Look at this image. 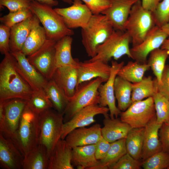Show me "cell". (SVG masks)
Masks as SVG:
<instances>
[{"instance_id": "6da1fadb", "label": "cell", "mask_w": 169, "mask_h": 169, "mask_svg": "<svg viewBox=\"0 0 169 169\" xmlns=\"http://www.w3.org/2000/svg\"><path fill=\"white\" fill-rule=\"evenodd\" d=\"M16 59L9 53L0 64V101L19 98L27 100L33 90L17 71Z\"/></svg>"}, {"instance_id": "7a4b0ae2", "label": "cell", "mask_w": 169, "mask_h": 169, "mask_svg": "<svg viewBox=\"0 0 169 169\" xmlns=\"http://www.w3.org/2000/svg\"><path fill=\"white\" fill-rule=\"evenodd\" d=\"M29 9L42 24L48 39L57 42L65 36L74 34L73 30L66 26L62 16L52 7L31 0Z\"/></svg>"}, {"instance_id": "3957f363", "label": "cell", "mask_w": 169, "mask_h": 169, "mask_svg": "<svg viewBox=\"0 0 169 169\" xmlns=\"http://www.w3.org/2000/svg\"><path fill=\"white\" fill-rule=\"evenodd\" d=\"M82 42L88 56L92 58L98 46L113 32L111 24L102 14H93L87 24L81 28Z\"/></svg>"}, {"instance_id": "277c9868", "label": "cell", "mask_w": 169, "mask_h": 169, "mask_svg": "<svg viewBox=\"0 0 169 169\" xmlns=\"http://www.w3.org/2000/svg\"><path fill=\"white\" fill-rule=\"evenodd\" d=\"M39 115L26 104L17 132L12 140L24 156L38 144Z\"/></svg>"}, {"instance_id": "5b68a950", "label": "cell", "mask_w": 169, "mask_h": 169, "mask_svg": "<svg viewBox=\"0 0 169 169\" xmlns=\"http://www.w3.org/2000/svg\"><path fill=\"white\" fill-rule=\"evenodd\" d=\"M105 81L98 77L84 82L77 86L73 96L69 99L68 104L64 113V121L71 119L78 111L87 106L99 105L100 96L98 89Z\"/></svg>"}, {"instance_id": "8992f818", "label": "cell", "mask_w": 169, "mask_h": 169, "mask_svg": "<svg viewBox=\"0 0 169 169\" xmlns=\"http://www.w3.org/2000/svg\"><path fill=\"white\" fill-rule=\"evenodd\" d=\"M155 25L152 12L145 9L138 0L132 7L125 27L131 37L132 47L141 43Z\"/></svg>"}, {"instance_id": "52a82bcc", "label": "cell", "mask_w": 169, "mask_h": 169, "mask_svg": "<svg viewBox=\"0 0 169 169\" xmlns=\"http://www.w3.org/2000/svg\"><path fill=\"white\" fill-rule=\"evenodd\" d=\"M64 115L50 109L39 115L38 144L46 148L49 156L61 139Z\"/></svg>"}, {"instance_id": "ba28073f", "label": "cell", "mask_w": 169, "mask_h": 169, "mask_svg": "<svg viewBox=\"0 0 169 169\" xmlns=\"http://www.w3.org/2000/svg\"><path fill=\"white\" fill-rule=\"evenodd\" d=\"M130 43L131 37L126 31L114 30L106 40L98 46L96 55L89 60L108 63L112 58L117 60L125 55L131 58Z\"/></svg>"}, {"instance_id": "9c48e42d", "label": "cell", "mask_w": 169, "mask_h": 169, "mask_svg": "<svg viewBox=\"0 0 169 169\" xmlns=\"http://www.w3.org/2000/svg\"><path fill=\"white\" fill-rule=\"evenodd\" d=\"M26 104L27 100L19 98L0 101V133L13 139Z\"/></svg>"}, {"instance_id": "30bf717a", "label": "cell", "mask_w": 169, "mask_h": 169, "mask_svg": "<svg viewBox=\"0 0 169 169\" xmlns=\"http://www.w3.org/2000/svg\"><path fill=\"white\" fill-rule=\"evenodd\" d=\"M120 115L121 120L132 128L145 127L156 116L153 97L132 103Z\"/></svg>"}, {"instance_id": "8fae6325", "label": "cell", "mask_w": 169, "mask_h": 169, "mask_svg": "<svg viewBox=\"0 0 169 169\" xmlns=\"http://www.w3.org/2000/svg\"><path fill=\"white\" fill-rule=\"evenodd\" d=\"M56 41L46 40L37 50L27 56L29 62L48 80L51 79L56 68L55 45Z\"/></svg>"}, {"instance_id": "7c38bea8", "label": "cell", "mask_w": 169, "mask_h": 169, "mask_svg": "<svg viewBox=\"0 0 169 169\" xmlns=\"http://www.w3.org/2000/svg\"><path fill=\"white\" fill-rule=\"evenodd\" d=\"M168 37L160 27L155 25L141 43L130 49L131 58L141 63H147V57L150 53L160 48Z\"/></svg>"}, {"instance_id": "4fadbf2b", "label": "cell", "mask_w": 169, "mask_h": 169, "mask_svg": "<svg viewBox=\"0 0 169 169\" xmlns=\"http://www.w3.org/2000/svg\"><path fill=\"white\" fill-rule=\"evenodd\" d=\"M109 111L108 108L99 105H91L82 109L69 120L64 123L61 139H64L70 132L76 128L85 127L95 122V117L98 115H103L105 117L109 116Z\"/></svg>"}, {"instance_id": "5bb4252c", "label": "cell", "mask_w": 169, "mask_h": 169, "mask_svg": "<svg viewBox=\"0 0 169 169\" xmlns=\"http://www.w3.org/2000/svg\"><path fill=\"white\" fill-rule=\"evenodd\" d=\"M73 0L71 6L69 7L54 8L62 16L66 26L72 29L85 27L93 14L81 0Z\"/></svg>"}, {"instance_id": "9a60e30c", "label": "cell", "mask_w": 169, "mask_h": 169, "mask_svg": "<svg viewBox=\"0 0 169 169\" xmlns=\"http://www.w3.org/2000/svg\"><path fill=\"white\" fill-rule=\"evenodd\" d=\"M124 64V61L118 63L116 61H112L110 77L104 84L100 85L98 89L100 96L99 105L102 107L108 106L110 113L109 116L112 119L115 117L117 118L121 112L116 105L114 83L118 71Z\"/></svg>"}, {"instance_id": "2e32d148", "label": "cell", "mask_w": 169, "mask_h": 169, "mask_svg": "<svg viewBox=\"0 0 169 169\" xmlns=\"http://www.w3.org/2000/svg\"><path fill=\"white\" fill-rule=\"evenodd\" d=\"M16 59L15 67L33 91L44 89L47 80L28 61L21 51L11 52Z\"/></svg>"}, {"instance_id": "e0dca14e", "label": "cell", "mask_w": 169, "mask_h": 169, "mask_svg": "<svg viewBox=\"0 0 169 169\" xmlns=\"http://www.w3.org/2000/svg\"><path fill=\"white\" fill-rule=\"evenodd\" d=\"M138 0H109L110 6L101 14L106 17L115 30L125 31L131 7Z\"/></svg>"}, {"instance_id": "ac0fdd59", "label": "cell", "mask_w": 169, "mask_h": 169, "mask_svg": "<svg viewBox=\"0 0 169 169\" xmlns=\"http://www.w3.org/2000/svg\"><path fill=\"white\" fill-rule=\"evenodd\" d=\"M24 156L9 138L0 133V166L4 169H23Z\"/></svg>"}, {"instance_id": "d6986e66", "label": "cell", "mask_w": 169, "mask_h": 169, "mask_svg": "<svg viewBox=\"0 0 169 169\" xmlns=\"http://www.w3.org/2000/svg\"><path fill=\"white\" fill-rule=\"evenodd\" d=\"M101 127L96 124L89 128H76L70 132L64 139L72 148L74 147L96 144L102 137Z\"/></svg>"}, {"instance_id": "ffe728a7", "label": "cell", "mask_w": 169, "mask_h": 169, "mask_svg": "<svg viewBox=\"0 0 169 169\" xmlns=\"http://www.w3.org/2000/svg\"><path fill=\"white\" fill-rule=\"evenodd\" d=\"M78 74V84L84 82L100 77L106 82L109 78L111 66L99 60L79 62L77 67Z\"/></svg>"}, {"instance_id": "44dd1931", "label": "cell", "mask_w": 169, "mask_h": 169, "mask_svg": "<svg viewBox=\"0 0 169 169\" xmlns=\"http://www.w3.org/2000/svg\"><path fill=\"white\" fill-rule=\"evenodd\" d=\"M69 99L74 95L78 83L77 67L63 66L56 69L51 78Z\"/></svg>"}, {"instance_id": "7402d4cb", "label": "cell", "mask_w": 169, "mask_h": 169, "mask_svg": "<svg viewBox=\"0 0 169 169\" xmlns=\"http://www.w3.org/2000/svg\"><path fill=\"white\" fill-rule=\"evenodd\" d=\"M162 125L156 121V116L145 127L141 157L144 160L162 150L159 132Z\"/></svg>"}, {"instance_id": "603a6c76", "label": "cell", "mask_w": 169, "mask_h": 169, "mask_svg": "<svg viewBox=\"0 0 169 169\" xmlns=\"http://www.w3.org/2000/svg\"><path fill=\"white\" fill-rule=\"evenodd\" d=\"M72 148L65 139H60L51 152L48 169H73L72 163Z\"/></svg>"}, {"instance_id": "cb8c5ba5", "label": "cell", "mask_w": 169, "mask_h": 169, "mask_svg": "<svg viewBox=\"0 0 169 169\" xmlns=\"http://www.w3.org/2000/svg\"><path fill=\"white\" fill-rule=\"evenodd\" d=\"M104 126L101 128L102 137L110 143L118 140L126 138L132 129L128 124L120 119H111L110 116L105 117Z\"/></svg>"}, {"instance_id": "d4e9b609", "label": "cell", "mask_w": 169, "mask_h": 169, "mask_svg": "<svg viewBox=\"0 0 169 169\" xmlns=\"http://www.w3.org/2000/svg\"><path fill=\"white\" fill-rule=\"evenodd\" d=\"M96 144L72 148V163L78 169H94L99 163L96 158Z\"/></svg>"}, {"instance_id": "484cf974", "label": "cell", "mask_w": 169, "mask_h": 169, "mask_svg": "<svg viewBox=\"0 0 169 169\" xmlns=\"http://www.w3.org/2000/svg\"><path fill=\"white\" fill-rule=\"evenodd\" d=\"M40 23L37 17L34 14L32 28L21 51L26 56L39 49L47 39L45 30L40 25Z\"/></svg>"}, {"instance_id": "4316f807", "label": "cell", "mask_w": 169, "mask_h": 169, "mask_svg": "<svg viewBox=\"0 0 169 169\" xmlns=\"http://www.w3.org/2000/svg\"><path fill=\"white\" fill-rule=\"evenodd\" d=\"M32 17L17 23L10 28V48L11 52L21 51L33 23Z\"/></svg>"}, {"instance_id": "83f0119b", "label": "cell", "mask_w": 169, "mask_h": 169, "mask_svg": "<svg viewBox=\"0 0 169 169\" xmlns=\"http://www.w3.org/2000/svg\"><path fill=\"white\" fill-rule=\"evenodd\" d=\"M72 42L73 38L71 36H65L56 42L55 45L56 68L63 66H78L79 60L74 59L71 54Z\"/></svg>"}, {"instance_id": "f1b7e54d", "label": "cell", "mask_w": 169, "mask_h": 169, "mask_svg": "<svg viewBox=\"0 0 169 169\" xmlns=\"http://www.w3.org/2000/svg\"><path fill=\"white\" fill-rule=\"evenodd\" d=\"M49 156L45 146L38 144L24 156L23 169H48Z\"/></svg>"}, {"instance_id": "f546056e", "label": "cell", "mask_w": 169, "mask_h": 169, "mask_svg": "<svg viewBox=\"0 0 169 169\" xmlns=\"http://www.w3.org/2000/svg\"><path fill=\"white\" fill-rule=\"evenodd\" d=\"M114 90L117 107L121 111H125L132 103V83L117 75L114 81Z\"/></svg>"}, {"instance_id": "4dcf8cb0", "label": "cell", "mask_w": 169, "mask_h": 169, "mask_svg": "<svg viewBox=\"0 0 169 169\" xmlns=\"http://www.w3.org/2000/svg\"><path fill=\"white\" fill-rule=\"evenodd\" d=\"M44 89L54 110L64 115L69 101L64 91L52 79L48 80Z\"/></svg>"}, {"instance_id": "1f68e13d", "label": "cell", "mask_w": 169, "mask_h": 169, "mask_svg": "<svg viewBox=\"0 0 169 169\" xmlns=\"http://www.w3.org/2000/svg\"><path fill=\"white\" fill-rule=\"evenodd\" d=\"M127 152L125 138L111 143L105 156L99 160V164L94 169H110Z\"/></svg>"}, {"instance_id": "d6a6232c", "label": "cell", "mask_w": 169, "mask_h": 169, "mask_svg": "<svg viewBox=\"0 0 169 169\" xmlns=\"http://www.w3.org/2000/svg\"><path fill=\"white\" fill-rule=\"evenodd\" d=\"M150 68L147 63L130 61L120 68L117 75L132 83H135L141 80L146 72Z\"/></svg>"}, {"instance_id": "836d02e7", "label": "cell", "mask_w": 169, "mask_h": 169, "mask_svg": "<svg viewBox=\"0 0 169 169\" xmlns=\"http://www.w3.org/2000/svg\"><path fill=\"white\" fill-rule=\"evenodd\" d=\"M156 92L154 79L151 76L144 77L140 81L132 83V103L153 97Z\"/></svg>"}, {"instance_id": "e575fe53", "label": "cell", "mask_w": 169, "mask_h": 169, "mask_svg": "<svg viewBox=\"0 0 169 169\" xmlns=\"http://www.w3.org/2000/svg\"><path fill=\"white\" fill-rule=\"evenodd\" d=\"M145 127L132 128L125 138L127 152L135 159L142 158Z\"/></svg>"}, {"instance_id": "d590c367", "label": "cell", "mask_w": 169, "mask_h": 169, "mask_svg": "<svg viewBox=\"0 0 169 169\" xmlns=\"http://www.w3.org/2000/svg\"><path fill=\"white\" fill-rule=\"evenodd\" d=\"M149 55L147 63L155 76L157 83L160 84L166 61L169 56V51L159 48L152 51Z\"/></svg>"}, {"instance_id": "8d00e7d4", "label": "cell", "mask_w": 169, "mask_h": 169, "mask_svg": "<svg viewBox=\"0 0 169 169\" xmlns=\"http://www.w3.org/2000/svg\"><path fill=\"white\" fill-rule=\"evenodd\" d=\"M27 104L33 111L39 115L53 107L44 89L33 91L27 100Z\"/></svg>"}, {"instance_id": "74e56055", "label": "cell", "mask_w": 169, "mask_h": 169, "mask_svg": "<svg viewBox=\"0 0 169 169\" xmlns=\"http://www.w3.org/2000/svg\"><path fill=\"white\" fill-rule=\"evenodd\" d=\"M153 97L156 112V121L159 124L169 122V99L156 92Z\"/></svg>"}, {"instance_id": "f35d334b", "label": "cell", "mask_w": 169, "mask_h": 169, "mask_svg": "<svg viewBox=\"0 0 169 169\" xmlns=\"http://www.w3.org/2000/svg\"><path fill=\"white\" fill-rule=\"evenodd\" d=\"M144 169H164L169 167V153L162 150L147 159L141 163Z\"/></svg>"}, {"instance_id": "ab89813d", "label": "cell", "mask_w": 169, "mask_h": 169, "mask_svg": "<svg viewBox=\"0 0 169 169\" xmlns=\"http://www.w3.org/2000/svg\"><path fill=\"white\" fill-rule=\"evenodd\" d=\"M34 14L28 8L14 12H9L6 15L0 18L2 23L11 28L14 25L30 18Z\"/></svg>"}, {"instance_id": "60d3db41", "label": "cell", "mask_w": 169, "mask_h": 169, "mask_svg": "<svg viewBox=\"0 0 169 169\" xmlns=\"http://www.w3.org/2000/svg\"><path fill=\"white\" fill-rule=\"evenodd\" d=\"M152 13L156 25L161 28L169 20V0L161 1Z\"/></svg>"}, {"instance_id": "b9f144b4", "label": "cell", "mask_w": 169, "mask_h": 169, "mask_svg": "<svg viewBox=\"0 0 169 169\" xmlns=\"http://www.w3.org/2000/svg\"><path fill=\"white\" fill-rule=\"evenodd\" d=\"M141 163L127 152L110 169H140Z\"/></svg>"}, {"instance_id": "7bdbcfd3", "label": "cell", "mask_w": 169, "mask_h": 169, "mask_svg": "<svg viewBox=\"0 0 169 169\" xmlns=\"http://www.w3.org/2000/svg\"><path fill=\"white\" fill-rule=\"evenodd\" d=\"M10 28L3 23L0 25V51L2 54L10 53Z\"/></svg>"}, {"instance_id": "ee69618b", "label": "cell", "mask_w": 169, "mask_h": 169, "mask_svg": "<svg viewBox=\"0 0 169 169\" xmlns=\"http://www.w3.org/2000/svg\"><path fill=\"white\" fill-rule=\"evenodd\" d=\"M30 0H0V8L4 6L9 12H14L22 9L29 8Z\"/></svg>"}, {"instance_id": "f6af8a7d", "label": "cell", "mask_w": 169, "mask_h": 169, "mask_svg": "<svg viewBox=\"0 0 169 169\" xmlns=\"http://www.w3.org/2000/svg\"><path fill=\"white\" fill-rule=\"evenodd\" d=\"M83 1L93 14H98L108 8L110 5L109 0H81Z\"/></svg>"}, {"instance_id": "bcb514c9", "label": "cell", "mask_w": 169, "mask_h": 169, "mask_svg": "<svg viewBox=\"0 0 169 169\" xmlns=\"http://www.w3.org/2000/svg\"><path fill=\"white\" fill-rule=\"evenodd\" d=\"M157 92L169 99V65H166L162 73L160 84L154 79Z\"/></svg>"}, {"instance_id": "7dc6e473", "label": "cell", "mask_w": 169, "mask_h": 169, "mask_svg": "<svg viewBox=\"0 0 169 169\" xmlns=\"http://www.w3.org/2000/svg\"><path fill=\"white\" fill-rule=\"evenodd\" d=\"M159 135L162 150L169 153V122L162 124Z\"/></svg>"}, {"instance_id": "c3c4849f", "label": "cell", "mask_w": 169, "mask_h": 169, "mask_svg": "<svg viewBox=\"0 0 169 169\" xmlns=\"http://www.w3.org/2000/svg\"><path fill=\"white\" fill-rule=\"evenodd\" d=\"M110 145V143L103 137L96 144L95 155L97 160H100L105 158Z\"/></svg>"}, {"instance_id": "681fc988", "label": "cell", "mask_w": 169, "mask_h": 169, "mask_svg": "<svg viewBox=\"0 0 169 169\" xmlns=\"http://www.w3.org/2000/svg\"><path fill=\"white\" fill-rule=\"evenodd\" d=\"M162 0H142V7L145 9L153 12L158 3Z\"/></svg>"}, {"instance_id": "f907efd6", "label": "cell", "mask_w": 169, "mask_h": 169, "mask_svg": "<svg viewBox=\"0 0 169 169\" xmlns=\"http://www.w3.org/2000/svg\"><path fill=\"white\" fill-rule=\"evenodd\" d=\"M35 0L39 3L45 4L52 7L57 6L58 4V2L56 0ZM64 2L71 5L73 2V0H62Z\"/></svg>"}, {"instance_id": "816d5d0a", "label": "cell", "mask_w": 169, "mask_h": 169, "mask_svg": "<svg viewBox=\"0 0 169 169\" xmlns=\"http://www.w3.org/2000/svg\"><path fill=\"white\" fill-rule=\"evenodd\" d=\"M162 30L169 36V20L168 21L161 27Z\"/></svg>"}, {"instance_id": "f5cc1de1", "label": "cell", "mask_w": 169, "mask_h": 169, "mask_svg": "<svg viewBox=\"0 0 169 169\" xmlns=\"http://www.w3.org/2000/svg\"><path fill=\"white\" fill-rule=\"evenodd\" d=\"M161 48L169 51V36L164 41L161 45Z\"/></svg>"}, {"instance_id": "db71d44e", "label": "cell", "mask_w": 169, "mask_h": 169, "mask_svg": "<svg viewBox=\"0 0 169 169\" xmlns=\"http://www.w3.org/2000/svg\"><path fill=\"white\" fill-rule=\"evenodd\" d=\"M167 169H169V167L168 168H167Z\"/></svg>"}, {"instance_id": "11a10c76", "label": "cell", "mask_w": 169, "mask_h": 169, "mask_svg": "<svg viewBox=\"0 0 169 169\" xmlns=\"http://www.w3.org/2000/svg\"><path fill=\"white\" fill-rule=\"evenodd\" d=\"M168 59H169V57H168Z\"/></svg>"}]
</instances>
